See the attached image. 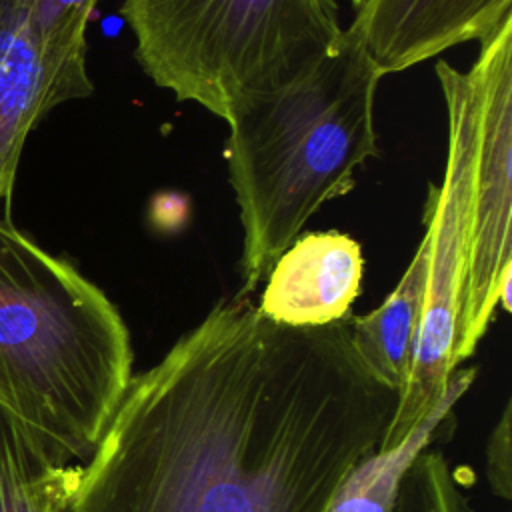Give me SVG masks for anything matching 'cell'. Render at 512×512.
Returning <instances> with one entry per match:
<instances>
[{
	"instance_id": "12",
	"label": "cell",
	"mask_w": 512,
	"mask_h": 512,
	"mask_svg": "<svg viewBox=\"0 0 512 512\" xmlns=\"http://www.w3.org/2000/svg\"><path fill=\"white\" fill-rule=\"evenodd\" d=\"M80 464H50L0 408V512H74Z\"/></svg>"
},
{
	"instance_id": "16",
	"label": "cell",
	"mask_w": 512,
	"mask_h": 512,
	"mask_svg": "<svg viewBox=\"0 0 512 512\" xmlns=\"http://www.w3.org/2000/svg\"><path fill=\"white\" fill-rule=\"evenodd\" d=\"M350 2H352V6L358 10V8L362 6V2H364V0H350Z\"/></svg>"
},
{
	"instance_id": "15",
	"label": "cell",
	"mask_w": 512,
	"mask_h": 512,
	"mask_svg": "<svg viewBox=\"0 0 512 512\" xmlns=\"http://www.w3.org/2000/svg\"><path fill=\"white\" fill-rule=\"evenodd\" d=\"M512 402L506 400L502 414L492 428L486 442V478L490 490L502 498H512V458H510V420H512Z\"/></svg>"
},
{
	"instance_id": "11",
	"label": "cell",
	"mask_w": 512,
	"mask_h": 512,
	"mask_svg": "<svg viewBox=\"0 0 512 512\" xmlns=\"http://www.w3.org/2000/svg\"><path fill=\"white\" fill-rule=\"evenodd\" d=\"M476 368H456L440 400L392 448H376L342 480L326 512H392L400 484L414 460L432 446L460 396L472 386Z\"/></svg>"
},
{
	"instance_id": "2",
	"label": "cell",
	"mask_w": 512,
	"mask_h": 512,
	"mask_svg": "<svg viewBox=\"0 0 512 512\" xmlns=\"http://www.w3.org/2000/svg\"><path fill=\"white\" fill-rule=\"evenodd\" d=\"M130 378L116 304L0 218V408L30 446L56 466L86 462Z\"/></svg>"
},
{
	"instance_id": "1",
	"label": "cell",
	"mask_w": 512,
	"mask_h": 512,
	"mask_svg": "<svg viewBox=\"0 0 512 512\" xmlns=\"http://www.w3.org/2000/svg\"><path fill=\"white\" fill-rule=\"evenodd\" d=\"M348 320L282 326L220 300L132 374L86 462L74 512H326L398 406Z\"/></svg>"
},
{
	"instance_id": "14",
	"label": "cell",
	"mask_w": 512,
	"mask_h": 512,
	"mask_svg": "<svg viewBox=\"0 0 512 512\" xmlns=\"http://www.w3.org/2000/svg\"><path fill=\"white\" fill-rule=\"evenodd\" d=\"M392 512H474L450 460L432 446L406 472Z\"/></svg>"
},
{
	"instance_id": "7",
	"label": "cell",
	"mask_w": 512,
	"mask_h": 512,
	"mask_svg": "<svg viewBox=\"0 0 512 512\" xmlns=\"http://www.w3.org/2000/svg\"><path fill=\"white\" fill-rule=\"evenodd\" d=\"M508 20L512 0H364L346 30L386 76L464 42L482 46Z\"/></svg>"
},
{
	"instance_id": "8",
	"label": "cell",
	"mask_w": 512,
	"mask_h": 512,
	"mask_svg": "<svg viewBox=\"0 0 512 512\" xmlns=\"http://www.w3.org/2000/svg\"><path fill=\"white\" fill-rule=\"evenodd\" d=\"M360 244L338 230L300 234L272 264L258 310L292 328L328 326L350 316L362 286Z\"/></svg>"
},
{
	"instance_id": "6",
	"label": "cell",
	"mask_w": 512,
	"mask_h": 512,
	"mask_svg": "<svg viewBox=\"0 0 512 512\" xmlns=\"http://www.w3.org/2000/svg\"><path fill=\"white\" fill-rule=\"evenodd\" d=\"M468 76L476 124L458 364L474 354L498 306L512 308V20L480 46Z\"/></svg>"
},
{
	"instance_id": "5",
	"label": "cell",
	"mask_w": 512,
	"mask_h": 512,
	"mask_svg": "<svg viewBox=\"0 0 512 512\" xmlns=\"http://www.w3.org/2000/svg\"><path fill=\"white\" fill-rule=\"evenodd\" d=\"M436 76L448 118V148L442 182L428 186L424 234L428 238V278L422 322L410 376L378 448L396 446L440 400L458 364L464 284L468 266L470 172L476 124V98L468 72L446 60Z\"/></svg>"
},
{
	"instance_id": "13",
	"label": "cell",
	"mask_w": 512,
	"mask_h": 512,
	"mask_svg": "<svg viewBox=\"0 0 512 512\" xmlns=\"http://www.w3.org/2000/svg\"><path fill=\"white\" fill-rule=\"evenodd\" d=\"M98 2L32 0V26L44 60L70 100L94 92L86 68V28Z\"/></svg>"
},
{
	"instance_id": "4",
	"label": "cell",
	"mask_w": 512,
	"mask_h": 512,
	"mask_svg": "<svg viewBox=\"0 0 512 512\" xmlns=\"http://www.w3.org/2000/svg\"><path fill=\"white\" fill-rule=\"evenodd\" d=\"M142 72L228 120L324 60L342 40L336 0H122Z\"/></svg>"
},
{
	"instance_id": "3",
	"label": "cell",
	"mask_w": 512,
	"mask_h": 512,
	"mask_svg": "<svg viewBox=\"0 0 512 512\" xmlns=\"http://www.w3.org/2000/svg\"><path fill=\"white\" fill-rule=\"evenodd\" d=\"M382 76L344 28L308 74L226 120L224 156L242 224L236 296L254 292L306 222L354 188L356 168L380 156L374 102Z\"/></svg>"
},
{
	"instance_id": "9",
	"label": "cell",
	"mask_w": 512,
	"mask_h": 512,
	"mask_svg": "<svg viewBox=\"0 0 512 512\" xmlns=\"http://www.w3.org/2000/svg\"><path fill=\"white\" fill-rule=\"evenodd\" d=\"M68 96L32 26V0H0V218L10 220L22 148L32 128Z\"/></svg>"
},
{
	"instance_id": "10",
	"label": "cell",
	"mask_w": 512,
	"mask_h": 512,
	"mask_svg": "<svg viewBox=\"0 0 512 512\" xmlns=\"http://www.w3.org/2000/svg\"><path fill=\"white\" fill-rule=\"evenodd\" d=\"M428 278V238L422 240L386 300L368 314L348 316L354 352L380 384L402 392L418 342Z\"/></svg>"
}]
</instances>
